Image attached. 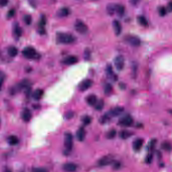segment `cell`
Segmentation results:
<instances>
[{"label": "cell", "instance_id": "6da1fadb", "mask_svg": "<svg viewBox=\"0 0 172 172\" xmlns=\"http://www.w3.org/2000/svg\"><path fill=\"white\" fill-rule=\"evenodd\" d=\"M57 39L60 43L64 44H70L75 41V37L73 35L69 33L61 32L58 33Z\"/></svg>", "mask_w": 172, "mask_h": 172}, {"label": "cell", "instance_id": "7a4b0ae2", "mask_svg": "<svg viewBox=\"0 0 172 172\" xmlns=\"http://www.w3.org/2000/svg\"><path fill=\"white\" fill-rule=\"evenodd\" d=\"M22 54L25 58L31 59H37L40 57L35 48L31 46H27L24 48L22 51Z\"/></svg>", "mask_w": 172, "mask_h": 172}, {"label": "cell", "instance_id": "3957f363", "mask_svg": "<svg viewBox=\"0 0 172 172\" xmlns=\"http://www.w3.org/2000/svg\"><path fill=\"white\" fill-rule=\"evenodd\" d=\"M73 145V137L71 133L67 132L64 136V146L67 153H69L72 149Z\"/></svg>", "mask_w": 172, "mask_h": 172}, {"label": "cell", "instance_id": "277c9868", "mask_svg": "<svg viewBox=\"0 0 172 172\" xmlns=\"http://www.w3.org/2000/svg\"><path fill=\"white\" fill-rule=\"evenodd\" d=\"M74 28L78 32L84 34L88 31V26L84 22L80 19H78L76 21L74 24Z\"/></svg>", "mask_w": 172, "mask_h": 172}, {"label": "cell", "instance_id": "5b68a950", "mask_svg": "<svg viewBox=\"0 0 172 172\" xmlns=\"http://www.w3.org/2000/svg\"><path fill=\"white\" fill-rule=\"evenodd\" d=\"M133 123V119L129 115H126L120 118L119 120L118 124L120 126L124 127H129Z\"/></svg>", "mask_w": 172, "mask_h": 172}, {"label": "cell", "instance_id": "8992f818", "mask_svg": "<svg viewBox=\"0 0 172 172\" xmlns=\"http://www.w3.org/2000/svg\"><path fill=\"white\" fill-rule=\"evenodd\" d=\"M114 162V157L112 155H106L99 160L98 164L99 166H106L112 164Z\"/></svg>", "mask_w": 172, "mask_h": 172}, {"label": "cell", "instance_id": "52a82bcc", "mask_svg": "<svg viewBox=\"0 0 172 172\" xmlns=\"http://www.w3.org/2000/svg\"><path fill=\"white\" fill-rule=\"evenodd\" d=\"M126 41L128 43L132 46H138L141 44V40L137 36L134 35H128L126 37Z\"/></svg>", "mask_w": 172, "mask_h": 172}, {"label": "cell", "instance_id": "ba28073f", "mask_svg": "<svg viewBox=\"0 0 172 172\" xmlns=\"http://www.w3.org/2000/svg\"><path fill=\"white\" fill-rule=\"evenodd\" d=\"M115 66L118 70H121L123 69L125 64V60L124 57L122 55H119L116 57L114 60Z\"/></svg>", "mask_w": 172, "mask_h": 172}, {"label": "cell", "instance_id": "9c48e42d", "mask_svg": "<svg viewBox=\"0 0 172 172\" xmlns=\"http://www.w3.org/2000/svg\"><path fill=\"white\" fill-rule=\"evenodd\" d=\"M93 84V81L90 79H86L81 81L79 84V89L81 91H84L91 87Z\"/></svg>", "mask_w": 172, "mask_h": 172}, {"label": "cell", "instance_id": "30bf717a", "mask_svg": "<svg viewBox=\"0 0 172 172\" xmlns=\"http://www.w3.org/2000/svg\"><path fill=\"white\" fill-rule=\"evenodd\" d=\"M124 108L122 106H116L114 108L111 109L109 112L106 113L111 118L115 117H117L121 114L124 111Z\"/></svg>", "mask_w": 172, "mask_h": 172}, {"label": "cell", "instance_id": "8fae6325", "mask_svg": "<svg viewBox=\"0 0 172 172\" xmlns=\"http://www.w3.org/2000/svg\"><path fill=\"white\" fill-rule=\"evenodd\" d=\"M106 75L108 76V78L110 79L116 81L118 79V77L116 74H115L113 69L112 66L110 64H108L106 65Z\"/></svg>", "mask_w": 172, "mask_h": 172}, {"label": "cell", "instance_id": "7c38bea8", "mask_svg": "<svg viewBox=\"0 0 172 172\" xmlns=\"http://www.w3.org/2000/svg\"><path fill=\"white\" fill-rule=\"evenodd\" d=\"M78 61V58L75 56L71 55L64 58L62 61L63 63L67 65H71L76 64Z\"/></svg>", "mask_w": 172, "mask_h": 172}, {"label": "cell", "instance_id": "4fadbf2b", "mask_svg": "<svg viewBox=\"0 0 172 172\" xmlns=\"http://www.w3.org/2000/svg\"><path fill=\"white\" fill-rule=\"evenodd\" d=\"M112 24L113 27L115 35H120L122 31V27L120 22L117 20H114Z\"/></svg>", "mask_w": 172, "mask_h": 172}, {"label": "cell", "instance_id": "5bb4252c", "mask_svg": "<svg viewBox=\"0 0 172 172\" xmlns=\"http://www.w3.org/2000/svg\"><path fill=\"white\" fill-rule=\"evenodd\" d=\"M77 168V165L72 163V162H68L64 164L63 166V169L66 172H75Z\"/></svg>", "mask_w": 172, "mask_h": 172}, {"label": "cell", "instance_id": "9a60e30c", "mask_svg": "<svg viewBox=\"0 0 172 172\" xmlns=\"http://www.w3.org/2000/svg\"><path fill=\"white\" fill-rule=\"evenodd\" d=\"M143 143L144 140L142 138H137L135 140L132 144V147L134 150L136 151H140L143 146Z\"/></svg>", "mask_w": 172, "mask_h": 172}, {"label": "cell", "instance_id": "2e32d148", "mask_svg": "<svg viewBox=\"0 0 172 172\" xmlns=\"http://www.w3.org/2000/svg\"><path fill=\"white\" fill-rule=\"evenodd\" d=\"M85 135H86V132L84 128H80L76 132V136L78 141H83L85 139Z\"/></svg>", "mask_w": 172, "mask_h": 172}, {"label": "cell", "instance_id": "e0dca14e", "mask_svg": "<svg viewBox=\"0 0 172 172\" xmlns=\"http://www.w3.org/2000/svg\"><path fill=\"white\" fill-rule=\"evenodd\" d=\"M31 117L32 114L28 108L24 109L22 113V118L23 121L26 122H29L31 120Z\"/></svg>", "mask_w": 172, "mask_h": 172}, {"label": "cell", "instance_id": "ac0fdd59", "mask_svg": "<svg viewBox=\"0 0 172 172\" xmlns=\"http://www.w3.org/2000/svg\"><path fill=\"white\" fill-rule=\"evenodd\" d=\"M97 99L96 95L93 94L89 95L86 97V102L87 104H89V106H94L95 103H97Z\"/></svg>", "mask_w": 172, "mask_h": 172}, {"label": "cell", "instance_id": "d6986e66", "mask_svg": "<svg viewBox=\"0 0 172 172\" xmlns=\"http://www.w3.org/2000/svg\"><path fill=\"white\" fill-rule=\"evenodd\" d=\"M125 7L121 4H116L115 13L117 14L119 16L121 17L124 15L125 12Z\"/></svg>", "mask_w": 172, "mask_h": 172}, {"label": "cell", "instance_id": "ffe728a7", "mask_svg": "<svg viewBox=\"0 0 172 172\" xmlns=\"http://www.w3.org/2000/svg\"><path fill=\"white\" fill-rule=\"evenodd\" d=\"M70 13V11L69 8L67 7H62L58 10L57 12V14L59 17H63L69 15Z\"/></svg>", "mask_w": 172, "mask_h": 172}, {"label": "cell", "instance_id": "44dd1931", "mask_svg": "<svg viewBox=\"0 0 172 172\" xmlns=\"http://www.w3.org/2000/svg\"><path fill=\"white\" fill-rule=\"evenodd\" d=\"M132 135H133V133L132 132L128 131V130H122L119 133L120 137L121 139H124V140L130 137L131 136H132Z\"/></svg>", "mask_w": 172, "mask_h": 172}, {"label": "cell", "instance_id": "7402d4cb", "mask_svg": "<svg viewBox=\"0 0 172 172\" xmlns=\"http://www.w3.org/2000/svg\"><path fill=\"white\" fill-rule=\"evenodd\" d=\"M44 91L41 89H37L35 90L32 94V97L35 100H39L43 97Z\"/></svg>", "mask_w": 172, "mask_h": 172}, {"label": "cell", "instance_id": "603a6c76", "mask_svg": "<svg viewBox=\"0 0 172 172\" xmlns=\"http://www.w3.org/2000/svg\"><path fill=\"white\" fill-rule=\"evenodd\" d=\"M8 141L10 145H15L19 143V140L16 136L11 135L8 138Z\"/></svg>", "mask_w": 172, "mask_h": 172}, {"label": "cell", "instance_id": "cb8c5ba5", "mask_svg": "<svg viewBox=\"0 0 172 172\" xmlns=\"http://www.w3.org/2000/svg\"><path fill=\"white\" fill-rule=\"evenodd\" d=\"M104 101L102 99H100L97 100V103L95 104V108L96 110L101 111L103 110L104 107Z\"/></svg>", "mask_w": 172, "mask_h": 172}, {"label": "cell", "instance_id": "d4e9b609", "mask_svg": "<svg viewBox=\"0 0 172 172\" xmlns=\"http://www.w3.org/2000/svg\"><path fill=\"white\" fill-rule=\"evenodd\" d=\"M116 4L110 3L106 6V11L110 15H113L115 13Z\"/></svg>", "mask_w": 172, "mask_h": 172}, {"label": "cell", "instance_id": "484cf974", "mask_svg": "<svg viewBox=\"0 0 172 172\" xmlns=\"http://www.w3.org/2000/svg\"><path fill=\"white\" fill-rule=\"evenodd\" d=\"M18 53V50L17 48H16L15 46H11L9 47L8 48V54L10 56L12 57L16 56Z\"/></svg>", "mask_w": 172, "mask_h": 172}, {"label": "cell", "instance_id": "4316f807", "mask_svg": "<svg viewBox=\"0 0 172 172\" xmlns=\"http://www.w3.org/2000/svg\"><path fill=\"white\" fill-rule=\"evenodd\" d=\"M137 21L140 25H142L143 26H146L148 25L147 19L144 16H138L137 17Z\"/></svg>", "mask_w": 172, "mask_h": 172}, {"label": "cell", "instance_id": "83f0119b", "mask_svg": "<svg viewBox=\"0 0 172 172\" xmlns=\"http://www.w3.org/2000/svg\"><path fill=\"white\" fill-rule=\"evenodd\" d=\"M117 134V131L115 129H112L109 130L106 134V138L108 139H114Z\"/></svg>", "mask_w": 172, "mask_h": 172}, {"label": "cell", "instance_id": "f1b7e54d", "mask_svg": "<svg viewBox=\"0 0 172 172\" xmlns=\"http://www.w3.org/2000/svg\"><path fill=\"white\" fill-rule=\"evenodd\" d=\"M161 147L162 149L166 151H170L172 149V146L170 142L169 141H164L162 142Z\"/></svg>", "mask_w": 172, "mask_h": 172}, {"label": "cell", "instance_id": "f546056e", "mask_svg": "<svg viewBox=\"0 0 172 172\" xmlns=\"http://www.w3.org/2000/svg\"><path fill=\"white\" fill-rule=\"evenodd\" d=\"M111 119V117L108 116L107 113H106L103 116H102L99 121L101 123V124H106L107 122H108Z\"/></svg>", "mask_w": 172, "mask_h": 172}, {"label": "cell", "instance_id": "4dcf8cb0", "mask_svg": "<svg viewBox=\"0 0 172 172\" xmlns=\"http://www.w3.org/2000/svg\"><path fill=\"white\" fill-rule=\"evenodd\" d=\"M113 86L110 83H106L104 87V93L106 95H109L112 92Z\"/></svg>", "mask_w": 172, "mask_h": 172}, {"label": "cell", "instance_id": "1f68e13d", "mask_svg": "<svg viewBox=\"0 0 172 172\" xmlns=\"http://www.w3.org/2000/svg\"><path fill=\"white\" fill-rule=\"evenodd\" d=\"M91 118L90 116H88V115H85V116H83V117L82 118V121L83 124L87 126L89 124H90L91 122Z\"/></svg>", "mask_w": 172, "mask_h": 172}, {"label": "cell", "instance_id": "d6a6232c", "mask_svg": "<svg viewBox=\"0 0 172 172\" xmlns=\"http://www.w3.org/2000/svg\"><path fill=\"white\" fill-rule=\"evenodd\" d=\"M158 12L160 15L161 16H164L166 15V13L168 12L166 7L163 6L159 7L158 8Z\"/></svg>", "mask_w": 172, "mask_h": 172}, {"label": "cell", "instance_id": "836d02e7", "mask_svg": "<svg viewBox=\"0 0 172 172\" xmlns=\"http://www.w3.org/2000/svg\"><path fill=\"white\" fill-rule=\"evenodd\" d=\"M90 50H89L88 48H86L85 50L84 51V53H83V57L84 60L88 61L90 59Z\"/></svg>", "mask_w": 172, "mask_h": 172}, {"label": "cell", "instance_id": "e575fe53", "mask_svg": "<svg viewBox=\"0 0 172 172\" xmlns=\"http://www.w3.org/2000/svg\"><path fill=\"white\" fill-rule=\"evenodd\" d=\"M24 21L27 25L30 24V23L32 22V17H31V15H25L24 17Z\"/></svg>", "mask_w": 172, "mask_h": 172}, {"label": "cell", "instance_id": "d590c367", "mask_svg": "<svg viewBox=\"0 0 172 172\" xmlns=\"http://www.w3.org/2000/svg\"><path fill=\"white\" fill-rule=\"evenodd\" d=\"M32 172H48V171L43 168H34L32 170Z\"/></svg>", "mask_w": 172, "mask_h": 172}, {"label": "cell", "instance_id": "8d00e7d4", "mask_svg": "<svg viewBox=\"0 0 172 172\" xmlns=\"http://www.w3.org/2000/svg\"><path fill=\"white\" fill-rule=\"evenodd\" d=\"M15 33H16V35H17V36H20L21 35L22 33V29L21 27H20L18 26H16L15 28Z\"/></svg>", "mask_w": 172, "mask_h": 172}, {"label": "cell", "instance_id": "74e56055", "mask_svg": "<svg viewBox=\"0 0 172 172\" xmlns=\"http://www.w3.org/2000/svg\"><path fill=\"white\" fill-rule=\"evenodd\" d=\"M153 154L149 153V154L147 155V157H146V159H145V162H146V163L147 164H151L152 161H153Z\"/></svg>", "mask_w": 172, "mask_h": 172}, {"label": "cell", "instance_id": "f35d334b", "mask_svg": "<svg viewBox=\"0 0 172 172\" xmlns=\"http://www.w3.org/2000/svg\"><path fill=\"white\" fill-rule=\"evenodd\" d=\"M113 169L115 170H118V169H119L121 168V164L119 162H118V161H116V162H114L113 163Z\"/></svg>", "mask_w": 172, "mask_h": 172}, {"label": "cell", "instance_id": "ab89813d", "mask_svg": "<svg viewBox=\"0 0 172 172\" xmlns=\"http://www.w3.org/2000/svg\"><path fill=\"white\" fill-rule=\"evenodd\" d=\"M157 140L155 139H153L151 141V142L149 143V150H153L154 147H155V143H156Z\"/></svg>", "mask_w": 172, "mask_h": 172}, {"label": "cell", "instance_id": "60d3db41", "mask_svg": "<svg viewBox=\"0 0 172 172\" xmlns=\"http://www.w3.org/2000/svg\"><path fill=\"white\" fill-rule=\"evenodd\" d=\"M74 116V113L73 111H69L65 115V118L69 120V119H71L73 118Z\"/></svg>", "mask_w": 172, "mask_h": 172}, {"label": "cell", "instance_id": "b9f144b4", "mask_svg": "<svg viewBox=\"0 0 172 172\" xmlns=\"http://www.w3.org/2000/svg\"><path fill=\"white\" fill-rule=\"evenodd\" d=\"M46 20L45 19V17L41 18V19L40 22L39 23V25L40 28H44V26L46 24Z\"/></svg>", "mask_w": 172, "mask_h": 172}, {"label": "cell", "instance_id": "7bdbcfd3", "mask_svg": "<svg viewBox=\"0 0 172 172\" xmlns=\"http://www.w3.org/2000/svg\"><path fill=\"white\" fill-rule=\"evenodd\" d=\"M167 10V12H171L172 11V2H170L169 3L168 5H167V7H166Z\"/></svg>", "mask_w": 172, "mask_h": 172}, {"label": "cell", "instance_id": "ee69618b", "mask_svg": "<svg viewBox=\"0 0 172 172\" xmlns=\"http://www.w3.org/2000/svg\"><path fill=\"white\" fill-rule=\"evenodd\" d=\"M15 13V10H14V9H12V10H10L9 12H8V17H13V16L14 15Z\"/></svg>", "mask_w": 172, "mask_h": 172}, {"label": "cell", "instance_id": "f6af8a7d", "mask_svg": "<svg viewBox=\"0 0 172 172\" xmlns=\"http://www.w3.org/2000/svg\"><path fill=\"white\" fill-rule=\"evenodd\" d=\"M8 3V1H4V0L3 1H0V5L2 6H6Z\"/></svg>", "mask_w": 172, "mask_h": 172}, {"label": "cell", "instance_id": "bcb514c9", "mask_svg": "<svg viewBox=\"0 0 172 172\" xmlns=\"http://www.w3.org/2000/svg\"><path fill=\"white\" fill-rule=\"evenodd\" d=\"M3 81H4V77L3 76H0V90L1 89Z\"/></svg>", "mask_w": 172, "mask_h": 172}, {"label": "cell", "instance_id": "7dc6e473", "mask_svg": "<svg viewBox=\"0 0 172 172\" xmlns=\"http://www.w3.org/2000/svg\"><path fill=\"white\" fill-rule=\"evenodd\" d=\"M39 32L41 34H43L45 33V30L44 29V28H39Z\"/></svg>", "mask_w": 172, "mask_h": 172}, {"label": "cell", "instance_id": "c3c4849f", "mask_svg": "<svg viewBox=\"0 0 172 172\" xmlns=\"http://www.w3.org/2000/svg\"><path fill=\"white\" fill-rule=\"evenodd\" d=\"M119 86H120V87L122 86V89H123V88H125V87L124 86H125V85L124 84V83H119Z\"/></svg>", "mask_w": 172, "mask_h": 172}, {"label": "cell", "instance_id": "681fc988", "mask_svg": "<svg viewBox=\"0 0 172 172\" xmlns=\"http://www.w3.org/2000/svg\"><path fill=\"white\" fill-rule=\"evenodd\" d=\"M4 172H11V171L9 169H6Z\"/></svg>", "mask_w": 172, "mask_h": 172}]
</instances>
